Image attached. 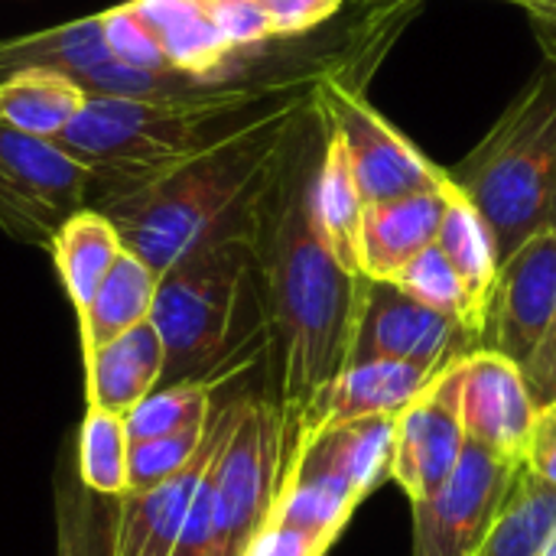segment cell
Instances as JSON below:
<instances>
[{
  "label": "cell",
  "instance_id": "obj_1",
  "mask_svg": "<svg viewBox=\"0 0 556 556\" xmlns=\"http://www.w3.org/2000/svg\"><path fill=\"white\" fill-rule=\"evenodd\" d=\"M323 140L326 121L313 101L251 225L267 339V397L280 414L287 453L316 397L349 362L368 283V277H355L336 261L313 215Z\"/></svg>",
  "mask_w": 556,
  "mask_h": 556
},
{
  "label": "cell",
  "instance_id": "obj_2",
  "mask_svg": "<svg viewBox=\"0 0 556 556\" xmlns=\"http://www.w3.org/2000/svg\"><path fill=\"white\" fill-rule=\"evenodd\" d=\"M313 85H296L163 179L104 205L124 248L163 274L202 244L251 231L257 202L313 104Z\"/></svg>",
  "mask_w": 556,
  "mask_h": 556
},
{
  "label": "cell",
  "instance_id": "obj_3",
  "mask_svg": "<svg viewBox=\"0 0 556 556\" xmlns=\"http://www.w3.org/2000/svg\"><path fill=\"white\" fill-rule=\"evenodd\" d=\"M296 85L303 81H225L169 98L88 94L55 143L88 173V205L104 208L163 179Z\"/></svg>",
  "mask_w": 556,
  "mask_h": 556
},
{
  "label": "cell",
  "instance_id": "obj_4",
  "mask_svg": "<svg viewBox=\"0 0 556 556\" xmlns=\"http://www.w3.org/2000/svg\"><path fill=\"white\" fill-rule=\"evenodd\" d=\"M166 352L163 384L231 381L264 355L251 231L218 238L160 274L153 313Z\"/></svg>",
  "mask_w": 556,
  "mask_h": 556
},
{
  "label": "cell",
  "instance_id": "obj_5",
  "mask_svg": "<svg viewBox=\"0 0 556 556\" xmlns=\"http://www.w3.org/2000/svg\"><path fill=\"white\" fill-rule=\"evenodd\" d=\"M446 173L485 218L502 264L551 225L556 199V62H547L511 98L472 153Z\"/></svg>",
  "mask_w": 556,
  "mask_h": 556
},
{
  "label": "cell",
  "instance_id": "obj_6",
  "mask_svg": "<svg viewBox=\"0 0 556 556\" xmlns=\"http://www.w3.org/2000/svg\"><path fill=\"white\" fill-rule=\"evenodd\" d=\"M287 437L274 401L241 394L235 430L215 463V531L222 556H244L280 492Z\"/></svg>",
  "mask_w": 556,
  "mask_h": 556
},
{
  "label": "cell",
  "instance_id": "obj_7",
  "mask_svg": "<svg viewBox=\"0 0 556 556\" xmlns=\"http://www.w3.org/2000/svg\"><path fill=\"white\" fill-rule=\"evenodd\" d=\"M313 101L323 121L342 137L355 186L365 205L401 199L410 192L443 189L450 173L427 160L384 114H378L358 88L323 72L313 85Z\"/></svg>",
  "mask_w": 556,
  "mask_h": 556
},
{
  "label": "cell",
  "instance_id": "obj_8",
  "mask_svg": "<svg viewBox=\"0 0 556 556\" xmlns=\"http://www.w3.org/2000/svg\"><path fill=\"white\" fill-rule=\"evenodd\" d=\"M88 205V173L52 140L0 121V228L20 244L46 248L68 215Z\"/></svg>",
  "mask_w": 556,
  "mask_h": 556
},
{
  "label": "cell",
  "instance_id": "obj_9",
  "mask_svg": "<svg viewBox=\"0 0 556 556\" xmlns=\"http://www.w3.org/2000/svg\"><path fill=\"white\" fill-rule=\"evenodd\" d=\"M525 463H505L466 440L453 476L414 508L410 556H476L495 528Z\"/></svg>",
  "mask_w": 556,
  "mask_h": 556
},
{
  "label": "cell",
  "instance_id": "obj_10",
  "mask_svg": "<svg viewBox=\"0 0 556 556\" xmlns=\"http://www.w3.org/2000/svg\"><path fill=\"white\" fill-rule=\"evenodd\" d=\"M476 349L479 342L456 319L430 309L391 280H368L345 365L407 362L443 371Z\"/></svg>",
  "mask_w": 556,
  "mask_h": 556
},
{
  "label": "cell",
  "instance_id": "obj_11",
  "mask_svg": "<svg viewBox=\"0 0 556 556\" xmlns=\"http://www.w3.org/2000/svg\"><path fill=\"white\" fill-rule=\"evenodd\" d=\"M466 450L463 427V358L453 362L394 424L391 482L410 505L430 498L459 466Z\"/></svg>",
  "mask_w": 556,
  "mask_h": 556
},
{
  "label": "cell",
  "instance_id": "obj_12",
  "mask_svg": "<svg viewBox=\"0 0 556 556\" xmlns=\"http://www.w3.org/2000/svg\"><path fill=\"white\" fill-rule=\"evenodd\" d=\"M241 410V394L225 401L222 407H212L205 440L195 450V456L166 482H160L150 492H127L114 505V534H111V551L114 556H169L179 531L186 525V515L192 508V498L218 459L222 446L228 443L235 420Z\"/></svg>",
  "mask_w": 556,
  "mask_h": 556
},
{
  "label": "cell",
  "instance_id": "obj_13",
  "mask_svg": "<svg viewBox=\"0 0 556 556\" xmlns=\"http://www.w3.org/2000/svg\"><path fill=\"white\" fill-rule=\"evenodd\" d=\"M556 316V231L525 241L498 270L482 349L511 358L521 371L538 355Z\"/></svg>",
  "mask_w": 556,
  "mask_h": 556
},
{
  "label": "cell",
  "instance_id": "obj_14",
  "mask_svg": "<svg viewBox=\"0 0 556 556\" xmlns=\"http://www.w3.org/2000/svg\"><path fill=\"white\" fill-rule=\"evenodd\" d=\"M538 404L525 371L492 352L476 349L463 358V427L466 440L505 463H525L528 440L538 420Z\"/></svg>",
  "mask_w": 556,
  "mask_h": 556
},
{
  "label": "cell",
  "instance_id": "obj_15",
  "mask_svg": "<svg viewBox=\"0 0 556 556\" xmlns=\"http://www.w3.org/2000/svg\"><path fill=\"white\" fill-rule=\"evenodd\" d=\"M446 371V368H443ZM440 371L407 365V362H362L345 365L342 375L316 397L313 410L300 424L293 443L326 424L358 420V417H401L427 388L437 381ZM293 450V446H290Z\"/></svg>",
  "mask_w": 556,
  "mask_h": 556
},
{
  "label": "cell",
  "instance_id": "obj_16",
  "mask_svg": "<svg viewBox=\"0 0 556 556\" xmlns=\"http://www.w3.org/2000/svg\"><path fill=\"white\" fill-rule=\"evenodd\" d=\"M446 189L410 192L378 205H365L362 215V270L368 280H397V274L430 244H437Z\"/></svg>",
  "mask_w": 556,
  "mask_h": 556
},
{
  "label": "cell",
  "instance_id": "obj_17",
  "mask_svg": "<svg viewBox=\"0 0 556 556\" xmlns=\"http://www.w3.org/2000/svg\"><path fill=\"white\" fill-rule=\"evenodd\" d=\"M156 36L166 62L199 85L231 81L238 52L218 33L208 0H130Z\"/></svg>",
  "mask_w": 556,
  "mask_h": 556
},
{
  "label": "cell",
  "instance_id": "obj_18",
  "mask_svg": "<svg viewBox=\"0 0 556 556\" xmlns=\"http://www.w3.org/2000/svg\"><path fill=\"white\" fill-rule=\"evenodd\" d=\"M166 371V352L153 323H143L121 339L108 342L85 362L88 407L130 417L160 384Z\"/></svg>",
  "mask_w": 556,
  "mask_h": 556
},
{
  "label": "cell",
  "instance_id": "obj_19",
  "mask_svg": "<svg viewBox=\"0 0 556 556\" xmlns=\"http://www.w3.org/2000/svg\"><path fill=\"white\" fill-rule=\"evenodd\" d=\"M124 241L114 228V222L101 208H78L62 222V228L49 241V254L55 261L59 280L65 287V296L81 319L88 306L94 303L104 277L111 274L114 261L121 257Z\"/></svg>",
  "mask_w": 556,
  "mask_h": 556
},
{
  "label": "cell",
  "instance_id": "obj_20",
  "mask_svg": "<svg viewBox=\"0 0 556 556\" xmlns=\"http://www.w3.org/2000/svg\"><path fill=\"white\" fill-rule=\"evenodd\" d=\"M313 215L316 225L336 254V261L355 274L365 277L362 270V215L365 202L355 186L349 153L342 137L326 124V140H323V156L316 166V182H313Z\"/></svg>",
  "mask_w": 556,
  "mask_h": 556
},
{
  "label": "cell",
  "instance_id": "obj_21",
  "mask_svg": "<svg viewBox=\"0 0 556 556\" xmlns=\"http://www.w3.org/2000/svg\"><path fill=\"white\" fill-rule=\"evenodd\" d=\"M156 287H160V274L150 264H143L134 251L124 248L121 257L114 261L111 274L104 277L94 303L78 319L85 362L98 349H104L108 342L121 339L124 332H130L143 323H150Z\"/></svg>",
  "mask_w": 556,
  "mask_h": 556
},
{
  "label": "cell",
  "instance_id": "obj_22",
  "mask_svg": "<svg viewBox=\"0 0 556 556\" xmlns=\"http://www.w3.org/2000/svg\"><path fill=\"white\" fill-rule=\"evenodd\" d=\"M85 101L88 91L72 75L52 68H29L0 81V121L52 143L68 130Z\"/></svg>",
  "mask_w": 556,
  "mask_h": 556
},
{
  "label": "cell",
  "instance_id": "obj_23",
  "mask_svg": "<svg viewBox=\"0 0 556 556\" xmlns=\"http://www.w3.org/2000/svg\"><path fill=\"white\" fill-rule=\"evenodd\" d=\"M437 248L446 254V261L459 274L476 309L489 319L492 293H495L498 270H502L498 248H495V238H492L485 218L463 195V189L453 186V179L446 189V212H443V225L437 235Z\"/></svg>",
  "mask_w": 556,
  "mask_h": 556
},
{
  "label": "cell",
  "instance_id": "obj_24",
  "mask_svg": "<svg viewBox=\"0 0 556 556\" xmlns=\"http://www.w3.org/2000/svg\"><path fill=\"white\" fill-rule=\"evenodd\" d=\"M104 59L111 55L104 46L101 13H94V16L39 29V33L0 39V81L29 68H52L65 75H78Z\"/></svg>",
  "mask_w": 556,
  "mask_h": 556
},
{
  "label": "cell",
  "instance_id": "obj_25",
  "mask_svg": "<svg viewBox=\"0 0 556 556\" xmlns=\"http://www.w3.org/2000/svg\"><path fill=\"white\" fill-rule=\"evenodd\" d=\"M556 531V489L525 466L476 556H538Z\"/></svg>",
  "mask_w": 556,
  "mask_h": 556
},
{
  "label": "cell",
  "instance_id": "obj_26",
  "mask_svg": "<svg viewBox=\"0 0 556 556\" xmlns=\"http://www.w3.org/2000/svg\"><path fill=\"white\" fill-rule=\"evenodd\" d=\"M78 485L94 498L130 492V430L127 417L88 407L78 427Z\"/></svg>",
  "mask_w": 556,
  "mask_h": 556
},
{
  "label": "cell",
  "instance_id": "obj_27",
  "mask_svg": "<svg viewBox=\"0 0 556 556\" xmlns=\"http://www.w3.org/2000/svg\"><path fill=\"white\" fill-rule=\"evenodd\" d=\"M391 283H397L404 293H410L414 300L427 303L430 309H437V313L456 319V323L479 342V349H482L485 316L476 309V303L469 300V293H466L459 274L453 270V264L446 261V254H443L437 244H430L427 251H420V254L397 274V280H391Z\"/></svg>",
  "mask_w": 556,
  "mask_h": 556
},
{
  "label": "cell",
  "instance_id": "obj_28",
  "mask_svg": "<svg viewBox=\"0 0 556 556\" xmlns=\"http://www.w3.org/2000/svg\"><path fill=\"white\" fill-rule=\"evenodd\" d=\"M222 381H179V384H160L130 417V443L179 433L189 427H202L215 407V391Z\"/></svg>",
  "mask_w": 556,
  "mask_h": 556
},
{
  "label": "cell",
  "instance_id": "obj_29",
  "mask_svg": "<svg viewBox=\"0 0 556 556\" xmlns=\"http://www.w3.org/2000/svg\"><path fill=\"white\" fill-rule=\"evenodd\" d=\"M72 78L88 94H114V98H169V94H189L208 88L176 68H134L114 59H104Z\"/></svg>",
  "mask_w": 556,
  "mask_h": 556
},
{
  "label": "cell",
  "instance_id": "obj_30",
  "mask_svg": "<svg viewBox=\"0 0 556 556\" xmlns=\"http://www.w3.org/2000/svg\"><path fill=\"white\" fill-rule=\"evenodd\" d=\"M205 427H208V420L202 427H189L179 433L130 443V492H150L160 482H166L169 476H176L202 446Z\"/></svg>",
  "mask_w": 556,
  "mask_h": 556
},
{
  "label": "cell",
  "instance_id": "obj_31",
  "mask_svg": "<svg viewBox=\"0 0 556 556\" xmlns=\"http://www.w3.org/2000/svg\"><path fill=\"white\" fill-rule=\"evenodd\" d=\"M101 29H104V46L114 62L134 65V68H173L150 33V26L140 20V13L130 7V0L111 7L101 13Z\"/></svg>",
  "mask_w": 556,
  "mask_h": 556
},
{
  "label": "cell",
  "instance_id": "obj_32",
  "mask_svg": "<svg viewBox=\"0 0 556 556\" xmlns=\"http://www.w3.org/2000/svg\"><path fill=\"white\" fill-rule=\"evenodd\" d=\"M114 505L108 508H88V502L75 498L72 505H62V556H114L111 534H114Z\"/></svg>",
  "mask_w": 556,
  "mask_h": 556
},
{
  "label": "cell",
  "instance_id": "obj_33",
  "mask_svg": "<svg viewBox=\"0 0 556 556\" xmlns=\"http://www.w3.org/2000/svg\"><path fill=\"white\" fill-rule=\"evenodd\" d=\"M208 10H212L218 33L238 55L254 52L274 39L270 23L264 10L257 7V0H208Z\"/></svg>",
  "mask_w": 556,
  "mask_h": 556
},
{
  "label": "cell",
  "instance_id": "obj_34",
  "mask_svg": "<svg viewBox=\"0 0 556 556\" xmlns=\"http://www.w3.org/2000/svg\"><path fill=\"white\" fill-rule=\"evenodd\" d=\"M345 0H257L264 10L274 39H293L303 33H313L326 20H332L342 10Z\"/></svg>",
  "mask_w": 556,
  "mask_h": 556
},
{
  "label": "cell",
  "instance_id": "obj_35",
  "mask_svg": "<svg viewBox=\"0 0 556 556\" xmlns=\"http://www.w3.org/2000/svg\"><path fill=\"white\" fill-rule=\"evenodd\" d=\"M525 469L556 489V404L538 410L528 453H525Z\"/></svg>",
  "mask_w": 556,
  "mask_h": 556
},
{
  "label": "cell",
  "instance_id": "obj_36",
  "mask_svg": "<svg viewBox=\"0 0 556 556\" xmlns=\"http://www.w3.org/2000/svg\"><path fill=\"white\" fill-rule=\"evenodd\" d=\"M332 551L329 544L293 531V528H280V525H264L257 531V538L251 541L244 556H326Z\"/></svg>",
  "mask_w": 556,
  "mask_h": 556
},
{
  "label": "cell",
  "instance_id": "obj_37",
  "mask_svg": "<svg viewBox=\"0 0 556 556\" xmlns=\"http://www.w3.org/2000/svg\"><path fill=\"white\" fill-rule=\"evenodd\" d=\"M525 381H528V391H531L538 407L556 404V316L544 342H541V349H538V355L525 368Z\"/></svg>",
  "mask_w": 556,
  "mask_h": 556
},
{
  "label": "cell",
  "instance_id": "obj_38",
  "mask_svg": "<svg viewBox=\"0 0 556 556\" xmlns=\"http://www.w3.org/2000/svg\"><path fill=\"white\" fill-rule=\"evenodd\" d=\"M518 7L534 23V33L547 49V62H556V0H518Z\"/></svg>",
  "mask_w": 556,
  "mask_h": 556
},
{
  "label": "cell",
  "instance_id": "obj_39",
  "mask_svg": "<svg viewBox=\"0 0 556 556\" xmlns=\"http://www.w3.org/2000/svg\"><path fill=\"white\" fill-rule=\"evenodd\" d=\"M538 556H556V531H554V534H551V541L544 544V551H541V554H538Z\"/></svg>",
  "mask_w": 556,
  "mask_h": 556
},
{
  "label": "cell",
  "instance_id": "obj_40",
  "mask_svg": "<svg viewBox=\"0 0 556 556\" xmlns=\"http://www.w3.org/2000/svg\"><path fill=\"white\" fill-rule=\"evenodd\" d=\"M365 3H391V7H401V3H410V0H365ZM511 3H518V0H511Z\"/></svg>",
  "mask_w": 556,
  "mask_h": 556
},
{
  "label": "cell",
  "instance_id": "obj_41",
  "mask_svg": "<svg viewBox=\"0 0 556 556\" xmlns=\"http://www.w3.org/2000/svg\"><path fill=\"white\" fill-rule=\"evenodd\" d=\"M547 228H554L556 231V199H554V208H551V225Z\"/></svg>",
  "mask_w": 556,
  "mask_h": 556
}]
</instances>
